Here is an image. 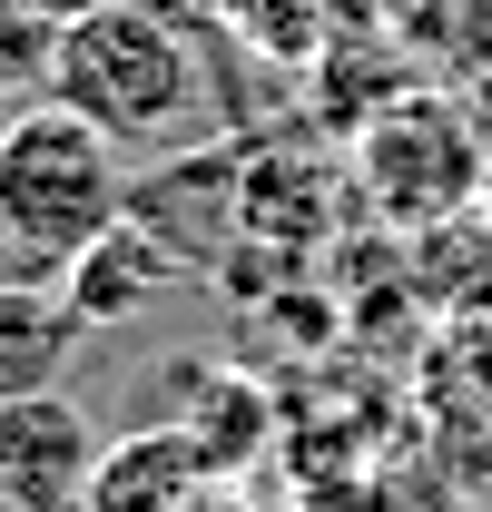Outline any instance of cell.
Wrapping results in <instances>:
<instances>
[{
	"instance_id": "6da1fadb",
	"label": "cell",
	"mask_w": 492,
	"mask_h": 512,
	"mask_svg": "<svg viewBox=\"0 0 492 512\" xmlns=\"http://www.w3.org/2000/svg\"><path fill=\"white\" fill-rule=\"evenodd\" d=\"M50 99L79 109L89 128H109L119 148H168L197 128V50L168 10L148 0H89L69 10V30L50 40Z\"/></svg>"
},
{
	"instance_id": "7a4b0ae2",
	"label": "cell",
	"mask_w": 492,
	"mask_h": 512,
	"mask_svg": "<svg viewBox=\"0 0 492 512\" xmlns=\"http://www.w3.org/2000/svg\"><path fill=\"white\" fill-rule=\"evenodd\" d=\"M119 217H128V148L109 128H89L60 99H30L20 119H0V237L20 247L30 276H60Z\"/></svg>"
},
{
	"instance_id": "3957f363",
	"label": "cell",
	"mask_w": 492,
	"mask_h": 512,
	"mask_svg": "<svg viewBox=\"0 0 492 512\" xmlns=\"http://www.w3.org/2000/svg\"><path fill=\"white\" fill-rule=\"evenodd\" d=\"M355 188L394 227H443L483 188V138H473V119L453 99H394L355 148Z\"/></svg>"
},
{
	"instance_id": "277c9868",
	"label": "cell",
	"mask_w": 492,
	"mask_h": 512,
	"mask_svg": "<svg viewBox=\"0 0 492 512\" xmlns=\"http://www.w3.org/2000/svg\"><path fill=\"white\" fill-rule=\"evenodd\" d=\"M89 463H99V434H89V414L69 394L0 404V503L10 512H79Z\"/></svg>"
},
{
	"instance_id": "5b68a950",
	"label": "cell",
	"mask_w": 492,
	"mask_h": 512,
	"mask_svg": "<svg viewBox=\"0 0 492 512\" xmlns=\"http://www.w3.org/2000/svg\"><path fill=\"white\" fill-rule=\"evenodd\" d=\"M187 276V256L158 237V227H138V217H119L109 237H89V247L60 266V296L69 316L89 325V335H109V325H138L148 306H168Z\"/></svg>"
},
{
	"instance_id": "8992f818",
	"label": "cell",
	"mask_w": 492,
	"mask_h": 512,
	"mask_svg": "<svg viewBox=\"0 0 492 512\" xmlns=\"http://www.w3.org/2000/svg\"><path fill=\"white\" fill-rule=\"evenodd\" d=\"M217 493V463L197 453L187 424H138L119 444H99L79 512H197Z\"/></svg>"
},
{
	"instance_id": "52a82bcc",
	"label": "cell",
	"mask_w": 492,
	"mask_h": 512,
	"mask_svg": "<svg viewBox=\"0 0 492 512\" xmlns=\"http://www.w3.org/2000/svg\"><path fill=\"white\" fill-rule=\"evenodd\" d=\"M89 325L69 316L60 276H0V404L20 394H60V375L79 365Z\"/></svg>"
}]
</instances>
